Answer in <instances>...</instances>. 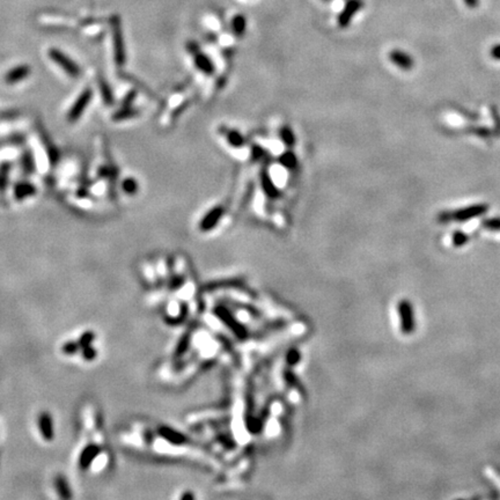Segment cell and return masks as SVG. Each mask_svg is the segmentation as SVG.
<instances>
[{
    "label": "cell",
    "mask_w": 500,
    "mask_h": 500,
    "mask_svg": "<svg viewBox=\"0 0 500 500\" xmlns=\"http://www.w3.org/2000/svg\"><path fill=\"white\" fill-rule=\"evenodd\" d=\"M390 58L395 64L400 65L403 68H410L412 65V59L409 57V55L404 54L400 50H395L390 54Z\"/></svg>",
    "instance_id": "12"
},
{
    "label": "cell",
    "mask_w": 500,
    "mask_h": 500,
    "mask_svg": "<svg viewBox=\"0 0 500 500\" xmlns=\"http://www.w3.org/2000/svg\"><path fill=\"white\" fill-rule=\"evenodd\" d=\"M59 352L65 359L82 364H93L101 357L100 338L97 331L85 329L65 338L59 345Z\"/></svg>",
    "instance_id": "2"
},
{
    "label": "cell",
    "mask_w": 500,
    "mask_h": 500,
    "mask_svg": "<svg viewBox=\"0 0 500 500\" xmlns=\"http://www.w3.org/2000/svg\"><path fill=\"white\" fill-rule=\"evenodd\" d=\"M35 433L43 443H52L56 439V419L48 410H42L34 419Z\"/></svg>",
    "instance_id": "3"
},
{
    "label": "cell",
    "mask_w": 500,
    "mask_h": 500,
    "mask_svg": "<svg viewBox=\"0 0 500 500\" xmlns=\"http://www.w3.org/2000/svg\"><path fill=\"white\" fill-rule=\"evenodd\" d=\"M52 485H54L55 492L58 493L59 498H71L72 497V490L65 476L56 475L52 479Z\"/></svg>",
    "instance_id": "9"
},
{
    "label": "cell",
    "mask_w": 500,
    "mask_h": 500,
    "mask_svg": "<svg viewBox=\"0 0 500 500\" xmlns=\"http://www.w3.org/2000/svg\"><path fill=\"white\" fill-rule=\"evenodd\" d=\"M232 32L237 37H242L247 31V20L243 14H236L232 18L231 21Z\"/></svg>",
    "instance_id": "11"
},
{
    "label": "cell",
    "mask_w": 500,
    "mask_h": 500,
    "mask_svg": "<svg viewBox=\"0 0 500 500\" xmlns=\"http://www.w3.org/2000/svg\"><path fill=\"white\" fill-rule=\"evenodd\" d=\"M123 189L124 191H127L128 194H133L137 191L138 189V185L137 183H135V181L133 180V178H128V180H125L123 182Z\"/></svg>",
    "instance_id": "13"
},
{
    "label": "cell",
    "mask_w": 500,
    "mask_h": 500,
    "mask_svg": "<svg viewBox=\"0 0 500 500\" xmlns=\"http://www.w3.org/2000/svg\"><path fill=\"white\" fill-rule=\"evenodd\" d=\"M92 100V92L89 89H86L81 93V95L77 99L72 108L69 109L67 118L69 122H75L80 116L84 114L86 108L88 107L89 102Z\"/></svg>",
    "instance_id": "5"
},
{
    "label": "cell",
    "mask_w": 500,
    "mask_h": 500,
    "mask_svg": "<svg viewBox=\"0 0 500 500\" xmlns=\"http://www.w3.org/2000/svg\"><path fill=\"white\" fill-rule=\"evenodd\" d=\"M400 312L402 314L400 319H402V329L405 333H410L413 329V316H412V309L411 304L406 301H403L400 304Z\"/></svg>",
    "instance_id": "10"
},
{
    "label": "cell",
    "mask_w": 500,
    "mask_h": 500,
    "mask_svg": "<svg viewBox=\"0 0 500 500\" xmlns=\"http://www.w3.org/2000/svg\"><path fill=\"white\" fill-rule=\"evenodd\" d=\"M33 191V188L29 187V184H23L18 189V196L23 197V196H29Z\"/></svg>",
    "instance_id": "14"
},
{
    "label": "cell",
    "mask_w": 500,
    "mask_h": 500,
    "mask_svg": "<svg viewBox=\"0 0 500 500\" xmlns=\"http://www.w3.org/2000/svg\"><path fill=\"white\" fill-rule=\"evenodd\" d=\"M79 434L73 452L75 471L87 477H99L111 468V454L100 410L85 403L79 416Z\"/></svg>",
    "instance_id": "1"
},
{
    "label": "cell",
    "mask_w": 500,
    "mask_h": 500,
    "mask_svg": "<svg viewBox=\"0 0 500 500\" xmlns=\"http://www.w3.org/2000/svg\"><path fill=\"white\" fill-rule=\"evenodd\" d=\"M323 1H330V0H323Z\"/></svg>",
    "instance_id": "16"
},
{
    "label": "cell",
    "mask_w": 500,
    "mask_h": 500,
    "mask_svg": "<svg viewBox=\"0 0 500 500\" xmlns=\"http://www.w3.org/2000/svg\"><path fill=\"white\" fill-rule=\"evenodd\" d=\"M492 54H493V57L496 58H500V45H497L495 49L492 50Z\"/></svg>",
    "instance_id": "15"
},
{
    "label": "cell",
    "mask_w": 500,
    "mask_h": 500,
    "mask_svg": "<svg viewBox=\"0 0 500 500\" xmlns=\"http://www.w3.org/2000/svg\"><path fill=\"white\" fill-rule=\"evenodd\" d=\"M363 0H347L343 11L338 15V25L340 27L344 28L346 26H349L351 20L360 11V8H363Z\"/></svg>",
    "instance_id": "6"
},
{
    "label": "cell",
    "mask_w": 500,
    "mask_h": 500,
    "mask_svg": "<svg viewBox=\"0 0 500 500\" xmlns=\"http://www.w3.org/2000/svg\"><path fill=\"white\" fill-rule=\"evenodd\" d=\"M49 57H50L55 63H57L58 66L71 77H78L80 74V68L71 58L67 57L65 54H63L58 49H50L49 50Z\"/></svg>",
    "instance_id": "4"
},
{
    "label": "cell",
    "mask_w": 500,
    "mask_h": 500,
    "mask_svg": "<svg viewBox=\"0 0 500 500\" xmlns=\"http://www.w3.org/2000/svg\"><path fill=\"white\" fill-rule=\"evenodd\" d=\"M29 74H31V67L27 65H20L7 72L5 80L8 85H14L16 82L25 80L26 78L29 77Z\"/></svg>",
    "instance_id": "8"
},
{
    "label": "cell",
    "mask_w": 500,
    "mask_h": 500,
    "mask_svg": "<svg viewBox=\"0 0 500 500\" xmlns=\"http://www.w3.org/2000/svg\"><path fill=\"white\" fill-rule=\"evenodd\" d=\"M112 35H114L116 59H117L118 63H123L125 58L124 42H123V34H122L121 29V22L118 18L112 19Z\"/></svg>",
    "instance_id": "7"
},
{
    "label": "cell",
    "mask_w": 500,
    "mask_h": 500,
    "mask_svg": "<svg viewBox=\"0 0 500 500\" xmlns=\"http://www.w3.org/2000/svg\"><path fill=\"white\" fill-rule=\"evenodd\" d=\"M0 435H1V433H0ZM0 438H1V436H0Z\"/></svg>",
    "instance_id": "17"
}]
</instances>
